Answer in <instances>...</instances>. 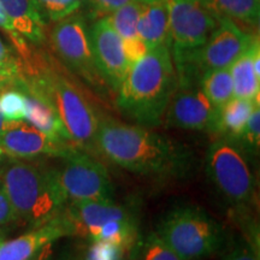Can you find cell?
Here are the masks:
<instances>
[{
  "label": "cell",
  "instance_id": "obj_1",
  "mask_svg": "<svg viewBox=\"0 0 260 260\" xmlns=\"http://www.w3.org/2000/svg\"><path fill=\"white\" fill-rule=\"evenodd\" d=\"M96 148L125 170L157 180H180L193 167L188 146L144 125L112 118L99 121Z\"/></svg>",
  "mask_w": 260,
  "mask_h": 260
},
{
  "label": "cell",
  "instance_id": "obj_2",
  "mask_svg": "<svg viewBox=\"0 0 260 260\" xmlns=\"http://www.w3.org/2000/svg\"><path fill=\"white\" fill-rule=\"evenodd\" d=\"M177 88V75L170 45L148 50L141 59L130 65L119 86V111L144 126H157Z\"/></svg>",
  "mask_w": 260,
  "mask_h": 260
},
{
  "label": "cell",
  "instance_id": "obj_3",
  "mask_svg": "<svg viewBox=\"0 0 260 260\" xmlns=\"http://www.w3.org/2000/svg\"><path fill=\"white\" fill-rule=\"evenodd\" d=\"M0 182L17 219L39 226L59 216L68 200L57 176V169L14 159L0 170Z\"/></svg>",
  "mask_w": 260,
  "mask_h": 260
},
{
  "label": "cell",
  "instance_id": "obj_4",
  "mask_svg": "<svg viewBox=\"0 0 260 260\" xmlns=\"http://www.w3.org/2000/svg\"><path fill=\"white\" fill-rule=\"evenodd\" d=\"M158 236L184 260L213 255L224 246L222 224L198 206H178L161 219Z\"/></svg>",
  "mask_w": 260,
  "mask_h": 260
},
{
  "label": "cell",
  "instance_id": "obj_5",
  "mask_svg": "<svg viewBox=\"0 0 260 260\" xmlns=\"http://www.w3.org/2000/svg\"><path fill=\"white\" fill-rule=\"evenodd\" d=\"M206 174L219 193L235 205L247 206L254 200V174L237 142L219 138L211 144L206 153Z\"/></svg>",
  "mask_w": 260,
  "mask_h": 260
},
{
  "label": "cell",
  "instance_id": "obj_6",
  "mask_svg": "<svg viewBox=\"0 0 260 260\" xmlns=\"http://www.w3.org/2000/svg\"><path fill=\"white\" fill-rule=\"evenodd\" d=\"M50 40L54 53L71 71L94 88H104L106 82L94 61L89 29L80 15H70L57 21Z\"/></svg>",
  "mask_w": 260,
  "mask_h": 260
},
{
  "label": "cell",
  "instance_id": "obj_7",
  "mask_svg": "<svg viewBox=\"0 0 260 260\" xmlns=\"http://www.w3.org/2000/svg\"><path fill=\"white\" fill-rule=\"evenodd\" d=\"M63 159L64 165L57 169V176L68 203L113 199V184L102 162L81 148Z\"/></svg>",
  "mask_w": 260,
  "mask_h": 260
},
{
  "label": "cell",
  "instance_id": "obj_8",
  "mask_svg": "<svg viewBox=\"0 0 260 260\" xmlns=\"http://www.w3.org/2000/svg\"><path fill=\"white\" fill-rule=\"evenodd\" d=\"M258 37L249 34L232 19L220 17L218 24L203 46L174 50L198 68L201 74L229 68Z\"/></svg>",
  "mask_w": 260,
  "mask_h": 260
},
{
  "label": "cell",
  "instance_id": "obj_9",
  "mask_svg": "<svg viewBox=\"0 0 260 260\" xmlns=\"http://www.w3.org/2000/svg\"><path fill=\"white\" fill-rule=\"evenodd\" d=\"M171 50L203 46L218 24L204 0H167Z\"/></svg>",
  "mask_w": 260,
  "mask_h": 260
},
{
  "label": "cell",
  "instance_id": "obj_10",
  "mask_svg": "<svg viewBox=\"0 0 260 260\" xmlns=\"http://www.w3.org/2000/svg\"><path fill=\"white\" fill-rule=\"evenodd\" d=\"M217 116L218 110L209 102L200 84H177L162 119L168 126L177 129L214 133Z\"/></svg>",
  "mask_w": 260,
  "mask_h": 260
},
{
  "label": "cell",
  "instance_id": "obj_11",
  "mask_svg": "<svg viewBox=\"0 0 260 260\" xmlns=\"http://www.w3.org/2000/svg\"><path fill=\"white\" fill-rule=\"evenodd\" d=\"M68 236H81L94 240L99 228L109 220L135 219L125 205L112 200L69 201L60 213Z\"/></svg>",
  "mask_w": 260,
  "mask_h": 260
},
{
  "label": "cell",
  "instance_id": "obj_12",
  "mask_svg": "<svg viewBox=\"0 0 260 260\" xmlns=\"http://www.w3.org/2000/svg\"><path fill=\"white\" fill-rule=\"evenodd\" d=\"M0 146L6 155L21 160H30L44 155L64 158L79 148L73 144L50 139L24 121L6 123L0 134Z\"/></svg>",
  "mask_w": 260,
  "mask_h": 260
},
{
  "label": "cell",
  "instance_id": "obj_13",
  "mask_svg": "<svg viewBox=\"0 0 260 260\" xmlns=\"http://www.w3.org/2000/svg\"><path fill=\"white\" fill-rule=\"evenodd\" d=\"M89 37L98 70L104 81L117 92L129 70L122 38L105 17L98 18L94 22L89 29Z\"/></svg>",
  "mask_w": 260,
  "mask_h": 260
},
{
  "label": "cell",
  "instance_id": "obj_14",
  "mask_svg": "<svg viewBox=\"0 0 260 260\" xmlns=\"http://www.w3.org/2000/svg\"><path fill=\"white\" fill-rule=\"evenodd\" d=\"M68 236L60 214L23 235L0 243V260H32L44 247Z\"/></svg>",
  "mask_w": 260,
  "mask_h": 260
},
{
  "label": "cell",
  "instance_id": "obj_15",
  "mask_svg": "<svg viewBox=\"0 0 260 260\" xmlns=\"http://www.w3.org/2000/svg\"><path fill=\"white\" fill-rule=\"evenodd\" d=\"M16 31L31 44L45 41L46 19L38 0H0Z\"/></svg>",
  "mask_w": 260,
  "mask_h": 260
},
{
  "label": "cell",
  "instance_id": "obj_16",
  "mask_svg": "<svg viewBox=\"0 0 260 260\" xmlns=\"http://www.w3.org/2000/svg\"><path fill=\"white\" fill-rule=\"evenodd\" d=\"M138 35L148 50L161 45H170L167 0H154L147 4L144 3L138 21Z\"/></svg>",
  "mask_w": 260,
  "mask_h": 260
},
{
  "label": "cell",
  "instance_id": "obj_17",
  "mask_svg": "<svg viewBox=\"0 0 260 260\" xmlns=\"http://www.w3.org/2000/svg\"><path fill=\"white\" fill-rule=\"evenodd\" d=\"M24 93V92H23ZM25 94V118L31 126L38 129L39 132L44 133L48 138L56 140L59 142L73 144L67 129L64 128L63 123L58 117L57 112L52 109L50 104L40 99V98ZM76 146V145H75Z\"/></svg>",
  "mask_w": 260,
  "mask_h": 260
},
{
  "label": "cell",
  "instance_id": "obj_18",
  "mask_svg": "<svg viewBox=\"0 0 260 260\" xmlns=\"http://www.w3.org/2000/svg\"><path fill=\"white\" fill-rule=\"evenodd\" d=\"M259 50V39L256 38L251 46L229 67L233 80L234 98L259 102L260 77L255 74L253 67L254 54Z\"/></svg>",
  "mask_w": 260,
  "mask_h": 260
},
{
  "label": "cell",
  "instance_id": "obj_19",
  "mask_svg": "<svg viewBox=\"0 0 260 260\" xmlns=\"http://www.w3.org/2000/svg\"><path fill=\"white\" fill-rule=\"evenodd\" d=\"M259 106L256 100L233 98L223 107H220L217 116L214 133L220 138L237 141L242 135L253 110Z\"/></svg>",
  "mask_w": 260,
  "mask_h": 260
},
{
  "label": "cell",
  "instance_id": "obj_20",
  "mask_svg": "<svg viewBox=\"0 0 260 260\" xmlns=\"http://www.w3.org/2000/svg\"><path fill=\"white\" fill-rule=\"evenodd\" d=\"M204 3L217 19L225 17L252 27L259 23V0H204Z\"/></svg>",
  "mask_w": 260,
  "mask_h": 260
},
{
  "label": "cell",
  "instance_id": "obj_21",
  "mask_svg": "<svg viewBox=\"0 0 260 260\" xmlns=\"http://www.w3.org/2000/svg\"><path fill=\"white\" fill-rule=\"evenodd\" d=\"M200 88L216 110L234 98L233 80L229 68L206 71L200 80Z\"/></svg>",
  "mask_w": 260,
  "mask_h": 260
},
{
  "label": "cell",
  "instance_id": "obj_22",
  "mask_svg": "<svg viewBox=\"0 0 260 260\" xmlns=\"http://www.w3.org/2000/svg\"><path fill=\"white\" fill-rule=\"evenodd\" d=\"M142 5L144 3L141 2L128 3L105 17L117 34L122 38V40L139 37L138 21L141 14Z\"/></svg>",
  "mask_w": 260,
  "mask_h": 260
},
{
  "label": "cell",
  "instance_id": "obj_23",
  "mask_svg": "<svg viewBox=\"0 0 260 260\" xmlns=\"http://www.w3.org/2000/svg\"><path fill=\"white\" fill-rule=\"evenodd\" d=\"M136 260H184L165 243L157 233H149L133 248Z\"/></svg>",
  "mask_w": 260,
  "mask_h": 260
},
{
  "label": "cell",
  "instance_id": "obj_24",
  "mask_svg": "<svg viewBox=\"0 0 260 260\" xmlns=\"http://www.w3.org/2000/svg\"><path fill=\"white\" fill-rule=\"evenodd\" d=\"M0 112L8 123L23 122L25 118V94L16 87L0 93Z\"/></svg>",
  "mask_w": 260,
  "mask_h": 260
},
{
  "label": "cell",
  "instance_id": "obj_25",
  "mask_svg": "<svg viewBox=\"0 0 260 260\" xmlns=\"http://www.w3.org/2000/svg\"><path fill=\"white\" fill-rule=\"evenodd\" d=\"M126 253L129 252L116 243L92 240L83 260H126Z\"/></svg>",
  "mask_w": 260,
  "mask_h": 260
},
{
  "label": "cell",
  "instance_id": "obj_26",
  "mask_svg": "<svg viewBox=\"0 0 260 260\" xmlns=\"http://www.w3.org/2000/svg\"><path fill=\"white\" fill-rule=\"evenodd\" d=\"M243 151L252 154H258L260 146V107L256 106L249 116L242 135L237 140Z\"/></svg>",
  "mask_w": 260,
  "mask_h": 260
},
{
  "label": "cell",
  "instance_id": "obj_27",
  "mask_svg": "<svg viewBox=\"0 0 260 260\" xmlns=\"http://www.w3.org/2000/svg\"><path fill=\"white\" fill-rule=\"evenodd\" d=\"M45 17L50 21H60L73 15L81 6V0H38Z\"/></svg>",
  "mask_w": 260,
  "mask_h": 260
},
{
  "label": "cell",
  "instance_id": "obj_28",
  "mask_svg": "<svg viewBox=\"0 0 260 260\" xmlns=\"http://www.w3.org/2000/svg\"><path fill=\"white\" fill-rule=\"evenodd\" d=\"M22 65L19 59L14 61H0V89L16 87L22 80Z\"/></svg>",
  "mask_w": 260,
  "mask_h": 260
},
{
  "label": "cell",
  "instance_id": "obj_29",
  "mask_svg": "<svg viewBox=\"0 0 260 260\" xmlns=\"http://www.w3.org/2000/svg\"><path fill=\"white\" fill-rule=\"evenodd\" d=\"M0 28H3L6 32H8L10 39H11L12 42H14L16 50H17L19 56H24L30 47H29V45L27 44V40H25L24 38H22L21 35L15 30L14 27H12L11 21H10L9 16L6 14L4 6L2 5V3H0Z\"/></svg>",
  "mask_w": 260,
  "mask_h": 260
},
{
  "label": "cell",
  "instance_id": "obj_30",
  "mask_svg": "<svg viewBox=\"0 0 260 260\" xmlns=\"http://www.w3.org/2000/svg\"><path fill=\"white\" fill-rule=\"evenodd\" d=\"M122 42L123 51H124V56L126 58L129 67L141 59V58L148 52L147 46H146L145 42L140 39V37L125 39V40H122Z\"/></svg>",
  "mask_w": 260,
  "mask_h": 260
},
{
  "label": "cell",
  "instance_id": "obj_31",
  "mask_svg": "<svg viewBox=\"0 0 260 260\" xmlns=\"http://www.w3.org/2000/svg\"><path fill=\"white\" fill-rule=\"evenodd\" d=\"M222 260H259V252L247 241H239L228 249Z\"/></svg>",
  "mask_w": 260,
  "mask_h": 260
},
{
  "label": "cell",
  "instance_id": "obj_32",
  "mask_svg": "<svg viewBox=\"0 0 260 260\" xmlns=\"http://www.w3.org/2000/svg\"><path fill=\"white\" fill-rule=\"evenodd\" d=\"M132 2H139V0H89V4L93 12V17L103 18Z\"/></svg>",
  "mask_w": 260,
  "mask_h": 260
},
{
  "label": "cell",
  "instance_id": "obj_33",
  "mask_svg": "<svg viewBox=\"0 0 260 260\" xmlns=\"http://www.w3.org/2000/svg\"><path fill=\"white\" fill-rule=\"evenodd\" d=\"M15 220H17V216H16L11 201L0 182V226L8 225Z\"/></svg>",
  "mask_w": 260,
  "mask_h": 260
},
{
  "label": "cell",
  "instance_id": "obj_34",
  "mask_svg": "<svg viewBox=\"0 0 260 260\" xmlns=\"http://www.w3.org/2000/svg\"><path fill=\"white\" fill-rule=\"evenodd\" d=\"M17 58L14 56L11 50L0 39V61H14Z\"/></svg>",
  "mask_w": 260,
  "mask_h": 260
},
{
  "label": "cell",
  "instance_id": "obj_35",
  "mask_svg": "<svg viewBox=\"0 0 260 260\" xmlns=\"http://www.w3.org/2000/svg\"><path fill=\"white\" fill-rule=\"evenodd\" d=\"M51 246L52 245H47L46 247H44V248L38 253V255L32 260H51V253H52Z\"/></svg>",
  "mask_w": 260,
  "mask_h": 260
},
{
  "label": "cell",
  "instance_id": "obj_36",
  "mask_svg": "<svg viewBox=\"0 0 260 260\" xmlns=\"http://www.w3.org/2000/svg\"><path fill=\"white\" fill-rule=\"evenodd\" d=\"M6 122L5 119H4V117H3V115H2V112H0V134H2V132L3 130L5 129V126H6Z\"/></svg>",
  "mask_w": 260,
  "mask_h": 260
},
{
  "label": "cell",
  "instance_id": "obj_37",
  "mask_svg": "<svg viewBox=\"0 0 260 260\" xmlns=\"http://www.w3.org/2000/svg\"><path fill=\"white\" fill-rule=\"evenodd\" d=\"M5 152H4V149H3V147L2 146H0V161L3 160V159H4V157H5Z\"/></svg>",
  "mask_w": 260,
  "mask_h": 260
},
{
  "label": "cell",
  "instance_id": "obj_38",
  "mask_svg": "<svg viewBox=\"0 0 260 260\" xmlns=\"http://www.w3.org/2000/svg\"><path fill=\"white\" fill-rule=\"evenodd\" d=\"M139 2L145 3V4H147V3H152V2H154V0H139Z\"/></svg>",
  "mask_w": 260,
  "mask_h": 260
},
{
  "label": "cell",
  "instance_id": "obj_39",
  "mask_svg": "<svg viewBox=\"0 0 260 260\" xmlns=\"http://www.w3.org/2000/svg\"><path fill=\"white\" fill-rule=\"evenodd\" d=\"M2 242H3V237L0 236V243H2Z\"/></svg>",
  "mask_w": 260,
  "mask_h": 260
}]
</instances>
